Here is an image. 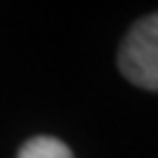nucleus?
Returning <instances> with one entry per match:
<instances>
[{"mask_svg":"<svg viewBox=\"0 0 158 158\" xmlns=\"http://www.w3.org/2000/svg\"><path fill=\"white\" fill-rule=\"evenodd\" d=\"M118 66L130 83L158 90V12L139 19L127 31L118 52Z\"/></svg>","mask_w":158,"mask_h":158,"instance_id":"obj_1","label":"nucleus"},{"mask_svg":"<svg viewBox=\"0 0 158 158\" xmlns=\"http://www.w3.org/2000/svg\"><path fill=\"white\" fill-rule=\"evenodd\" d=\"M19 158H73L69 146L54 137H33L21 146Z\"/></svg>","mask_w":158,"mask_h":158,"instance_id":"obj_2","label":"nucleus"}]
</instances>
